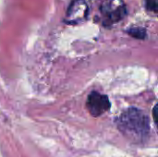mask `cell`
Returning a JSON list of instances; mask_svg holds the SVG:
<instances>
[{
    "label": "cell",
    "instance_id": "cell-1",
    "mask_svg": "<svg viewBox=\"0 0 158 157\" xmlns=\"http://www.w3.org/2000/svg\"><path fill=\"white\" fill-rule=\"evenodd\" d=\"M119 130L130 139L143 141L149 134V118L141 110L130 108L125 111L118 121Z\"/></svg>",
    "mask_w": 158,
    "mask_h": 157
},
{
    "label": "cell",
    "instance_id": "cell-2",
    "mask_svg": "<svg viewBox=\"0 0 158 157\" xmlns=\"http://www.w3.org/2000/svg\"><path fill=\"white\" fill-rule=\"evenodd\" d=\"M102 15V24L105 27H110L128 15V8L123 0H106L100 6Z\"/></svg>",
    "mask_w": 158,
    "mask_h": 157
},
{
    "label": "cell",
    "instance_id": "cell-3",
    "mask_svg": "<svg viewBox=\"0 0 158 157\" xmlns=\"http://www.w3.org/2000/svg\"><path fill=\"white\" fill-rule=\"evenodd\" d=\"M89 14V7L85 0H71L66 14V22L78 24L86 20Z\"/></svg>",
    "mask_w": 158,
    "mask_h": 157
},
{
    "label": "cell",
    "instance_id": "cell-4",
    "mask_svg": "<svg viewBox=\"0 0 158 157\" xmlns=\"http://www.w3.org/2000/svg\"><path fill=\"white\" fill-rule=\"evenodd\" d=\"M110 102L106 95L101 94L97 92H92L86 102L88 111L93 117H99L107 112L110 108Z\"/></svg>",
    "mask_w": 158,
    "mask_h": 157
},
{
    "label": "cell",
    "instance_id": "cell-5",
    "mask_svg": "<svg viewBox=\"0 0 158 157\" xmlns=\"http://www.w3.org/2000/svg\"><path fill=\"white\" fill-rule=\"evenodd\" d=\"M127 32L136 39L143 40L146 37V31L144 28L142 27H131L129 30H127Z\"/></svg>",
    "mask_w": 158,
    "mask_h": 157
},
{
    "label": "cell",
    "instance_id": "cell-6",
    "mask_svg": "<svg viewBox=\"0 0 158 157\" xmlns=\"http://www.w3.org/2000/svg\"><path fill=\"white\" fill-rule=\"evenodd\" d=\"M145 7L149 12L156 15L158 12V0H145Z\"/></svg>",
    "mask_w": 158,
    "mask_h": 157
},
{
    "label": "cell",
    "instance_id": "cell-7",
    "mask_svg": "<svg viewBox=\"0 0 158 157\" xmlns=\"http://www.w3.org/2000/svg\"><path fill=\"white\" fill-rule=\"evenodd\" d=\"M156 105L155 106V108H154V113H153V115H154V121H155V122H156Z\"/></svg>",
    "mask_w": 158,
    "mask_h": 157
}]
</instances>
